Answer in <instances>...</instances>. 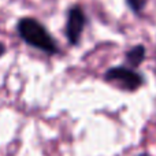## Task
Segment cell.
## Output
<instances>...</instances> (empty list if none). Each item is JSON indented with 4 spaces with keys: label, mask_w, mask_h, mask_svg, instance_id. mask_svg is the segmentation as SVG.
<instances>
[{
    "label": "cell",
    "mask_w": 156,
    "mask_h": 156,
    "mask_svg": "<svg viewBox=\"0 0 156 156\" xmlns=\"http://www.w3.org/2000/svg\"><path fill=\"white\" fill-rule=\"evenodd\" d=\"M16 32H18L19 37L33 48L40 49L48 55H56L59 52V48H58L54 37L49 34L45 26L37 19L30 18V16L21 18L16 25Z\"/></svg>",
    "instance_id": "1"
},
{
    "label": "cell",
    "mask_w": 156,
    "mask_h": 156,
    "mask_svg": "<svg viewBox=\"0 0 156 156\" xmlns=\"http://www.w3.org/2000/svg\"><path fill=\"white\" fill-rule=\"evenodd\" d=\"M126 3L130 7V10L134 14H137V15H140L144 5H145V0H126Z\"/></svg>",
    "instance_id": "5"
},
{
    "label": "cell",
    "mask_w": 156,
    "mask_h": 156,
    "mask_svg": "<svg viewBox=\"0 0 156 156\" xmlns=\"http://www.w3.org/2000/svg\"><path fill=\"white\" fill-rule=\"evenodd\" d=\"M4 54H5V45L3 43H0V58H2Z\"/></svg>",
    "instance_id": "6"
},
{
    "label": "cell",
    "mask_w": 156,
    "mask_h": 156,
    "mask_svg": "<svg viewBox=\"0 0 156 156\" xmlns=\"http://www.w3.org/2000/svg\"><path fill=\"white\" fill-rule=\"evenodd\" d=\"M140 156H147V155H140Z\"/></svg>",
    "instance_id": "7"
},
{
    "label": "cell",
    "mask_w": 156,
    "mask_h": 156,
    "mask_svg": "<svg viewBox=\"0 0 156 156\" xmlns=\"http://www.w3.org/2000/svg\"><path fill=\"white\" fill-rule=\"evenodd\" d=\"M104 80L127 92L137 90L144 83V77L140 73L134 71L133 69L125 67V66L108 69L104 74Z\"/></svg>",
    "instance_id": "2"
},
{
    "label": "cell",
    "mask_w": 156,
    "mask_h": 156,
    "mask_svg": "<svg viewBox=\"0 0 156 156\" xmlns=\"http://www.w3.org/2000/svg\"><path fill=\"white\" fill-rule=\"evenodd\" d=\"M145 55H147L145 47L138 44V45H134L133 48H130L129 51L126 52L125 59H126V62L129 63L132 67H138V66L143 63V60L145 59Z\"/></svg>",
    "instance_id": "4"
},
{
    "label": "cell",
    "mask_w": 156,
    "mask_h": 156,
    "mask_svg": "<svg viewBox=\"0 0 156 156\" xmlns=\"http://www.w3.org/2000/svg\"><path fill=\"white\" fill-rule=\"evenodd\" d=\"M86 25V15L81 5H73L69 10L67 22H66V37L71 45H78L81 34Z\"/></svg>",
    "instance_id": "3"
}]
</instances>
